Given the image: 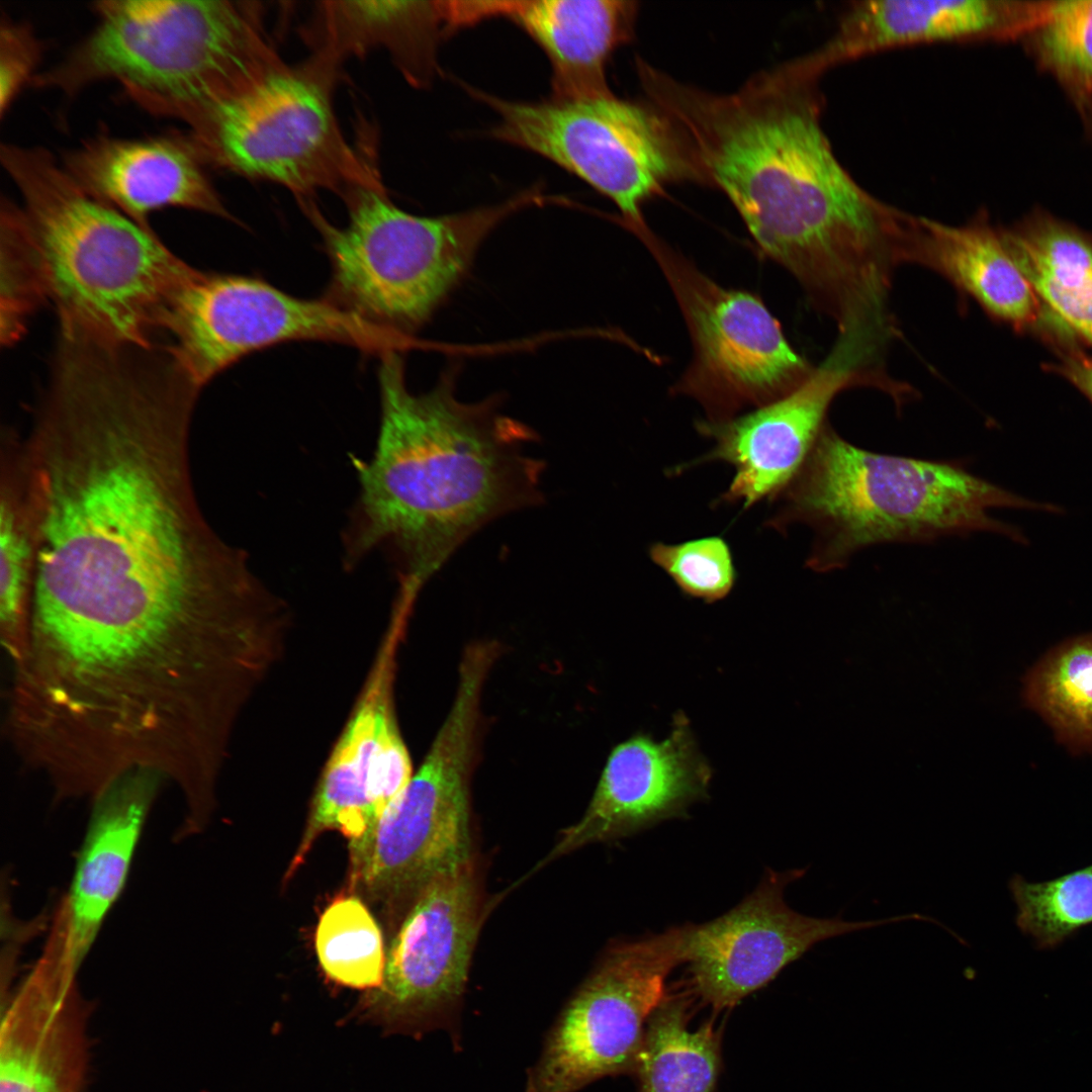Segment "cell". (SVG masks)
Returning a JSON list of instances; mask_svg holds the SVG:
<instances>
[{"mask_svg":"<svg viewBox=\"0 0 1092 1092\" xmlns=\"http://www.w3.org/2000/svg\"><path fill=\"white\" fill-rule=\"evenodd\" d=\"M444 30V1H321L302 34L312 54L339 66L384 50L404 78L422 87L435 74Z\"/></svg>","mask_w":1092,"mask_h":1092,"instance_id":"7402d4cb","label":"cell"},{"mask_svg":"<svg viewBox=\"0 0 1092 1092\" xmlns=\"http://www.w3.org/2000/svg\"><path fill=\"white\" fill-rule=\"evenodd\" d=\"M1058 371L1092 402V358L1080 354L1069 355L1059 365Z\"/></svg>","mask_w":1092,"mask_h":1092,"instance_id":"d590c367","label":"cell"},{"mask_svg":"<svg viewBox=\"0 0 1092 1092\" xmlns=\"http://www.w3.org/2000/svg\"><path fill=\"white\" fill-rule=\"evenodd\" d=\"M386 958L382 984L360 1004L364 1019L420 1035L452 1029L480 927V898L469 861L439 874L415 897Z\"/></svg>","mask_w":1092,"mask_h":1092,"instance_id":"5bb4252c","label":"cell"},{"mask_svg":"<svg viewBox=\"0 0 1092 1092\" xmlns=\"http://www.w3.org/2000/svg\"><path fill=\"white\" fill-rule=\"evenodd\" d=\"M1002 236L1030 287L1064 324L1092 344V245L1053 221Z\"/></svg>","mask_w":1092,"mask_h":1092,"instance_id":"4316f807","label":"cell"},{"mask_svg":"<svg viewBox=\"0 0 1092 1092\" xmlns=\"http://www.w3.org/2000/svg\"><path fill=\"white\" fill-rule=\"evenodd\" d=\"M1038 40L1053 69L1092 93V0L1051 4Z\"/></svg>","mask_w":1092,"mask_h":1092,"instance_id":"836d02e7","label":"cell"},{"mask_svg":"<svg viewBox=\"0 0 1092 1092\" xmlns=\"http://www.w3.org/2000/svg\"><path fill=\"white\" fill-rule=\"evenodd\" d=\"M902 262L938 273L999 320L1021 326L1036 317L1030 285L1008 252L1002 232L980 220L948 225L915 216Z\"/></svg>","mask_w":1092,"mask_h":1092,"instance_id":"d4e9b609","label":"cell"},{"mask_svg":"<svg viewBox=\"0 0 1092 1092\" xmlns=\"http://www.w3.org/2000/svg\"><path fill=\"white\" fill-rule=\"evenodd\" d=\"M632 232L661 269L691 336L693 358L672 390L695 399L705 421L762 406L811 375L814 367L790 345L759 297L719 285L647 224Z\"/></svg>","mask_w":1092,"mask_h":1092,"instance_id":"8fae6325","label":"cell"},{"mask_svg":"<svg viewBox=\"0 0 1092 1092\" xmlns=\"http://www.w3.org/2000/svg\"><path fill=\"white\" fill-rule=\"evenodd\" d=\"M161 332L200 389L248 354L283 342H338L379 356L406 345L403 335L328 297H295L259 278L198 270L174 296Z\"/></svg>","mask_w":1092,"mask_h":1092,"instance_id":"7c38bea8","label":"cell"},{"mask_svg":"<svg viewBox=\"0 0 1092 1092\" xmlns=\"http://www.w3.org/2000/svg\"><path fill=\"white\" fill-rule=\"evenodd\" d=\"M164 781L135 770L94 800V810L79 856L71 893V940L78 966L118 898L149 810Z\"/></svg>","mask_w":1092,"mask_h":1092,"instance_id":"603a6c76","label":"cell"},{"mask_svg":"<svg viewBox=\"0 0 1092 1092\" xmlns=\"http://www.w3.org/2000/svg\"><path fill=\"white\" fill-rule=\"evenodd\" d=\"M491 660L461 657L451 709L403 792L350 849V882L371 898L418 893L436 876L471 861L469 777L480 698Z\"/></svg>","mask_w":1092,"mask_h":1092,"instance_id":"30bf717a","label":"cell"},{"mask_svg":"<svg viewBox=\"0 0 1092 1092\" xmlns=\"http://www.w3.org/2000/svg\"><path fill=\"white\" fill-rule=\"evenodd\" d=\"M92 8L91 32L33 86L72 96L117 81L145 110L190 126L284 63L258 1L105 0Z\"/></svg>","mask_w":1092,"mask_h":1092,"instance_id":"8992f818","label":"cell"},{"mask_svg":"<svg viewBox=\"0 0 1092 1092\" xmlns=\"http://www.w3.org/2000/svg\"><path fill=\"white\" fill-rule=\"evenodd\" d=\"M856 386L893 394L896 383L889 376L856 369L828 356L790 393L726 421L697 422L698 432L712 440V449L673 467L671 474L724 462L733 467L734 475L717 504H738L748 509L764 499L775 500L811 453L835 396Z\"/></svg>","mask_w":1092,"mask_h":1092,"instance_id":"e0dca14e","label":"cell"},{"mask_svg":"<svg viewBox=\"0 0 1092 1092\" xmlns=\"http://www.w3.org/2000/svg\"><path fill=\"white\" fill-rule=\"evenodd\" d=\"M711 778V766L682 712L673 716L663 740L642 733L631 736L611 751L584 814L563 831L541 864L686 815L691 805L708 796Z\"/></svg>","mask_w":1092,"mask_h":1092,"instance_id":"d6986e66","label":"cell"},{"mask_svg":"<svg viewBox=\"0 0 1092 1092\" xmlns=\"http://www.w3.org/2000/svg\"><path fill=\"white\" fill-rule=\"evenodd\" d=\"M41 44L29 25L3 18L0 30V112L3 116L25 83L34 78Z\"/></svg>","mask_w":1092,"mask_h":1092,"instance_id":"e575fe53","label":"cell"},{"mask_svg":"<svg viewBox=\"0 0 1092 1092\" xmlns=\"http://www.w3.org/2000/svg\"><path fill=\"white\" fill-rule=\"evenodd\" d=\"M380 360L377 442L369 460L353 461L360 490L343 534L344 561L352 568L387 550L397 595L417 600L481 528L544 503L545 462L528 453L535 431L493 400H459L452 371L414 393L399 351Z\"/></svg>","mask_w":1092,"mask_h":1092,"instance_id":"3957f363","label":"cell"},{"mask_svg":"<svg viewBox=\"0 0 1092 1092\" xmlns=\"http://www.w3.org/2000/svg\"><path fill=\"white\" fill-rule=\"evenodd\" d=\"M339 67L313 54L284 63L204 113L187 136L205 165L275 182L298 201L378 182L373 161L347 142L337 120Z\"/></svg>","mask_w":1092,"mask_h":1092,"instance_id":"ba28073f","label":"cell"},{"mask_svg":"<svg viewBox=\"0 0 1092 1092\" xmlns=\"http://www.w3.org/2000/svg\"><path fill=\"white\" fill-rule=\"evenodd\" d=\"M408 620L391 616L371 670L324 765L299 846L296 872L316 838L338 830L349 845L365 838L413 778L395 712L397 652Z\"/></svg>","mask_w":1092,"mask_h":1092,"instance_id":"2e32d148","label":"cell"},{"mask_svg":"<svg viewBox=\"0 0 1092 1092\" xmlns=\"http://www.w3.org/2000/svg\"><path fill=\"white\" fill-rule=\"evenodd\" d=\"M767 525L802 524L814 532L806 564L818 572L845 566L858 551L893 542H929L991 532L1026 539L989 511L1012 508L1059 513L974 475L962 463L877 454L825 425L802 468L777 498Z\"/></svg>","mask_w":1092,"mask_h":1092,"instance_id":"5b68a950","label":"cell"},{"mask_svg":"<svg viewBox=\"0 0 1092 1092\" xmlns=\"http://www.w3.org/2000/svg\"><path fill=\"white\" fill-rule=\"evenodd\" d=\"M197 396L172 375L124 365L81 369L46 391L22 442L32 640L149 664L271 606L275 593L198 506L189 466Z\"/></svg>","mask_w":1092,"mask_h":1092,"instance_id":"6da1fadb","label":"cell"},{"mask_svg":"<svg viewBox=\"0 0 1092 1092\" xmlns=\"http://www.w3.org/2000/svg\"><path fill=\"white\" fill-rule=\"evenodd\" d=\"M1008 887L1015 923L1037 948H1055L1092 924V864L1043 882L1014 875Z\"/></svg>","mask_w":1092,"mask_h":1092,"instance_id":"4dcf8cb0","label":"cell"},{"mask_svg":"<svg viewBox=\"0 0 1092 1092\" xmlns=\"http://www.w3.org/2000/svg\"><path fill=\"white\" fill-rule=\"evenodd\" d=\"M498 122L491 135L534 152L585 181L621 211L626 226L646 223L643 205L676 181L703 182L675 123L650 101L614 94L521 102L475 90Z\"/></svg>","mask_w":1092,"mask_h":1092,"instance_id":"9c48e42d","label":"cell"},{"mask_svg":"<svg viewBox=\"0 0 1092 1092\" xmlns=\"http://www.w3.org/2000/svg\"><path fill=\"white\" fill-rule=\"evenodd\" d=\"M648 554L690 598L715 603L726 598L735 585L733 555L722 537L707 536L675 544L655 542L649 546Z\"/></svg>","mask_w":1092,"mask_h":1092,"instance_id":"d6a6232c","label":"cell"},{"mask_svg":"<svg viewBox=\"0 0 1092 1092\" xmlns=\"http://www.w3.org/2000/svg\"><path fill=\"white\" fill-rule=\"evenodd\" d=\"M34 534L22 439L3 430L0 445V636L12 666L26 650L34 573Z\"/></svg>","mask_w":1092,"mask_h":1092,"instance_id":"484cf974","label":"cell"},{"mask_svg":"<svg viewBox=\"0 0 1092 1092\" xmlns=\"http://www.w3.org/2000/svg\"><path fill=\"white\" fill-rule=\"evenodd\" d=\"M314 944L322 969L336 983L369 991L382 984L386 959L381 931L358 897L337 898L325 909Z\"/></svg>","mask_w":1092,"mask_h":1092,"instance_id":"f546056e","label":"cell"},{"mask_svg":"<svg viewBox=\"0 0 1092 1092\" xmlns=\"http://www.w3.org/2000/svg\"><path fill=\"white\" fill-rule=\"evenodd\" d=\"M681 944L678 926L610 947L550 1029L525 1092H576L633 1074L647 1021L681 964Z\"/></svg>","mask_w":1092,"mask_h":1092,"instance_id":"4fadbf2b","label":"cell"},{"mask_svg":"<svg viewBox=\"0 0 1092 1092\" xmlns=\"http://www.w3.org/2000/svg\"><path fill=\"white\" fill-rule=\"evenodd\" d=\"M0 160L22 198L60 335L157 345L168 307L197 270L150 226L86 193L47 149L2 144Z\"/></svg>","mask_w":1092,"mask_h":1092,"instance_id":"277c9868","label":"cell"},{"mask_svg":"<svg viewBox=\"0 0 1092 1092\" xmlns=\"http://www.w3.org/2000/svg\"><path fill=\"white\" fill-rule=\"evenodd\" d=\"M1012 20V7L993 0L853 1L832 36L807 57L823 74L845 61L897 46L996 34Z\"/></svg>","mask_w":1092,"mask_h":1092,"instance_id":"cb8c5ba5","label":"cell"},{"mask_svg":"<svg viewBox=\"0 0 1092 1092\" xmlns=\"http://www.w3.org/2000/svg\"><path fill=\"white\" fill-rule=\"evenodd\" d=\"M638 2L625 0L493 1L492 15L522 27L549 59L552 98L613 94L607 65L633 36Z\"/></svg>","mask_w":1092,"mask_h":1092,"instance_id":"44dd1931","label":"cell"},{"mask_svg":"<svg viewBox=\"0 0 1092 1092\" xmlns=\"http://www.w3.org/2000/svg\"><path fill=\"white\" fill-rule=\"evenodd\" d=\"M342 198L348 209L343 226L330 222L312 199L298 201L331 262L326 297L405 336L424 325L459 283L499 222L543 201L533 189L496 205L420 216L397 207L381 181L354 186Z\"/></svg>","mask_w":1092,"mask_h":1092,"instance_id":"52a82bcc","label":"cell"},{"mask_svg":"<svg viewBox=\"0 0 1092 1092\" xmlns=\"http://www.w3.org/2000/svg\"><path fill=\"white\" fill-rule=\"evenodd\" d=\"M62 165L90 196L144 225L167 207L232 217L187 134L97 135L65 154Z\"/></svg>","mask_w":1092,"mask_h":1092,"instance_id":"ffe728a7","label":"cell"},{"mask_svg":"<svg viewBox=\"0 0 1092 1092\" xmlns=\"http://www.w3.org/2000/svg\"><path fill=\"white\" fill-rule=\"evenodd\" d=\"M689 998L666 994L649 1017L633 1072L637 1092H714L721 1035L712 1022L689 1026Z\"/></svg>","mask_w":1092,"mask_h":1092,"instance_id":"83f0119b","label":"cell"},{"mask_svg":"<svg viewBox=\"0 0 1092 1092\" xmlns=\"http://www.w3.org/2000/svg\"><path fill=\"white\" fill-rule=\"evenodd\" d=\"M805 873L769 871L727 913L682 926L681 964L688 966L693 995L714 1011L730 1009L821 941L888 924L932 921L920 913L860 921L804 915L787 904L785 890Z\"/></svg>","mask_w":1092,"mask_h":1092,"instance_id":"9a60e30c","label":"cell"},{"mask_svg":"<svg viewBox=\"0 0 1092 1092\" xmlns=\"http://www.w3.org/2000/svg\"><path fill=\"white\" fill-rule=\"evenodd\" d=\"M648 101L690 144L703 183L731 201L756 245L811 301L869 286L889 264L902 211L862 189L821 126V74L803 57L716 94L637 62Z\"/></svg>","mask_w":1092,"mask_h":1092,"instance_id":"7a4b0ae2","label":"cell"},{"mask_svg":"<svg viewBox=\"0 0 1092 1092\" xmlns=\"http://www.w3.org/2000/svg\"><path fill=\"white\" fill-rule=\"evenodd\" d=\"M1023 699L1070 752L1092 753V633L1045 653L1023 679Z\"/></svg>","mask_w":1092,"mask_h":1092,"instance_id":"f1b7e54d","label":"cell"},{"mask_svg":"<svg viewBox=\"0 0 1092 1092\" xmlns=\"http://www.w3.org/2000/svg\"><path fill=\"white\" fill-rule=\"evenodd\" d=\"M78 968L70 914L60 907L39 959L3 1005L0 1092H85L91 1010Z\"/></svg>","mask_w":1092,"mask_h":1092,"instance_id":"ac0fdd59","label":"cell"},{"mask_svg":"<svg viewBox=\"0 0 1092 1092\" xmlns=\"http://www.w3.org/2000/svg\"><path fill=\"white\" fill-rule=\"evenodd\" d=\"M48 296L37 253L22 211L1 203V340L11 344L27 317Z\"/></svg>","mask_w":1092,"mask_h":1092,"instance_id":"1f68e13d","label":"cell"}]
</instances>
